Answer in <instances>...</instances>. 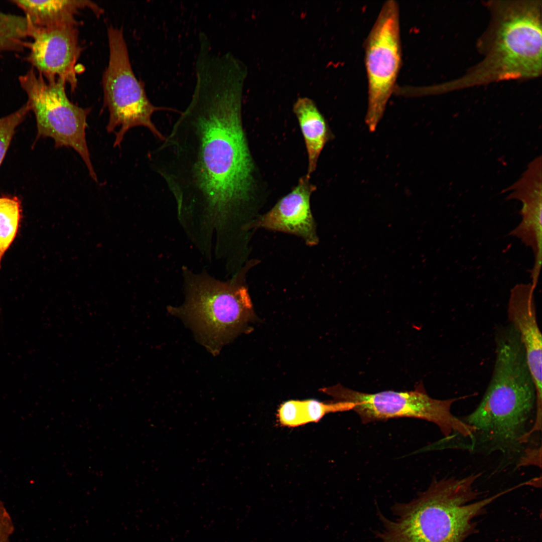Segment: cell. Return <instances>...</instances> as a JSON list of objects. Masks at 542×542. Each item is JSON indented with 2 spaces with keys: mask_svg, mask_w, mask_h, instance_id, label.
<instances>
[{
  "mask_svg": "<svg viewBox=\"0 0 542 542\" xmlns=\"http://www.w3.org/2000/svg\"><path fill=\"white\" fill-rule=\"evenodd\" d=\"M196 78L190 103L155 151V168L180 216L226 221L254 187L241 116L243 84L225 72Z\"/></svg>",
  "mask_w": 542,
  "mask_h": 542,
  "instance_id": "6da1fadb",
  "label": "cell"
},
{
  "mask_svg": "<svg viewBox=\"0 0 542 542\" xmlns=\"http://www.w3.org/2000/svg\"><path fill=\"white\" fill-rule=\"evenodd\" d=\"M481 475L434 480L417 497L393 505V518L378 511L382 526L375 533L378 542H462L475 527L474 518L510 491L474 501L479 495L474 484Z\"/></svg>",
  "mask_w": 542,
  "mask_h": 542,
  "instance_id": "7a4b0ae2",
  "label": "cell"
},
{
  "mask_svg": "<svg viewBox=\"0 0 542 542\" xmlns=\"http://www.w3.org/2000/svg\"><path fill=\"white\" fill-rule=\"evenodd\" d=\"M541 3L503 1L492 4L484 37L483 61L462 79L463 84L530 78L541 72Z\"/></svg>",
  "mask_w": 542,
  "mask_h": 542,
  "instance_id": "3957f363",
  "label": "cell"
},
{
  "mask_svg": "<svg viewBox=\"0 0 542 542\" xmlns=\"http://www.w3.org/2000/svg\"><path fill=\"white\" fill-rule=\"evenodd\" d=\"M185 281L184 304L170 310L183 319L200 342L216 354L253 317L248 290L236 280L222 282L205 275L188 274Z\"/></svg>",
  "mask_w": 542,
  "mask_h": 542,
  "instance_id": "277c9868",
  "label": "cell"
},
{
  "mask_svg": "<svg viewBox=\"0 0 542 542\" xmlns=\"http://www.w3.org/2000/svg\"><path fill=\"white\" fill-rule=\"evenodd\" d=\"M535 405L534 388L500 376L490 381L478 406L462 420L475 429L472 438L476 436L488 451L512 455L522 452L530 438Z\"/></svg>",
  "mask_w": 542,
  "mask_h": 542,
  "instance_id": "5b68a950",
  "label": "cell"
},
{
  "mask_svg": "<svg viewBox=\"0 0 542 542\" xmlns=\"http://www.w3.org/2000/svg\"><path fill=\"white\" fill-rule=\"evenodd\" d=\"M107 34L109 57L102 86L104 106L109 112L106 129L115 133L113 147H120L126 132L138 126L147 127L163 141L165 136L155 125L152 116L158 110L173 109L156 106L148 98L143 84L131 68L122 29L110 26Z\"/></svg>",
  "mask_w": 542,
  "mask_h": 542,
  "instance_id": "8992f818",
  "label": "cell"
},
{
  "mask_svg": "<svg viewBox=\"0 0 542 542\" xmlns=\"http://www.w3.org/2000/svg\"><path fill=\"white\" fill-rule=\"evenodd\" d=\"M338 401L353 402V409L363 424L392 418H413L436 424L445 438L459 434L471 438L475 429L453 415L452 404L464 397L436 399L430 396L422 383L414 390H386L368 393L340 384L321 389Z\"/></svg>",
  "mask_w": 542,
  "mask_h": 542,
  "instance_id": "52a82bcc",
  "label": "cell"
},
{
  "mask_svg": "<svg viewBox=\"0 0 542 542\" xmlns=\"http://www.w3.org/2000/svg\"><path fill=\"white\" fill-rule=\"evenodd\" d=\"M19 81L36 118L35 142L42 138H51L56 149H73L82 159L91 178L97 182L86 139L87 118L91 109L74 104L67 96L63 82L47 81L33 68L19 76Z\"/></svg>",
  "mask_w": 542,
  "mask_h": 542,
  "instance_id": "ba28073f",
  "label": "cell"
},
{
  "mask_svg": "<svg viewBox=\"0 0 542 542\" xmlns=\"http://www.w3.org/2000/svg\"><path fill=\"white\" fill-rule=\"evenodd\" d=\"M399 10L394 0L386 1L365 43L368 81L365 122L374 131L395 88L401 63Z\"/></svg>",
  "mask_w": 542,
  "mask_h": 542,
  "instance_id": "9c48e42d",
  "label": "cell"
},
{
  "mask_svg": "<svg viewBox=\"0 0 542 542\" xmlns=\"http://www.w3.org/2000/svg\"><path fill=\"white\" fill-rule=\"evenodd\" d=\"M78 23L33 30L26 59L47 80H60L72 91L77 87L76 63L81 53Z\"/></svg>",
  "mask_w": 542,
  "mask_h": 542,
  "instance_id": "30bf717a",
  "label": "cell"
},
{
  "mask_svg": "<svg viewBox=\"0 0 542 542\" xmlns=\"http://www.w3.org/2000/svg\"><path fill=\"white\" fill-rule=\"evenodd\" d=\"M307 175L297 186L280 199L267 213L245 226V229L264 228L296 235L307 245L319 242L315 223L310 207V197L316 190Z\"/></svg>",
  "mask_w": 542,
  "mask_h": 542,
  "instance_id": "8fae6325",
  "label": "cell"
},
{
  "mask_svg": "<svg viewBox=\"0 0 542 542\" xmlns=\"http://www.w3.org/2000/svg\"><path fill=\"white\" fill-rule=\"evenodd\" d=\"M530 284H519L510 291L508 319L525 350L536 391V410L542 411V343L537 321L534 291Z\"/></svg>",
  "mask_w": 542,
  "mask_h": 542,
  "instance_id": "7c38bea8",
  "label": "cell"
},
{
  "mask_svg": "<svg viewBox=\"0 0 542 542\" xmlns=\"http://www.w3.org/2000/svg\"><path fill=\"white\" fill-rule=\"evenodd\" d=\"M22 9L28 24L29 32L62 24L78 23L75 16L88 8L99 16L102 10L90 1H12Z\"/></svg>",
  "mask_w": 542,
  "mask_h": 542,
  "instance_id": "4fadbf2b",
  "label": "cell"
},
{
  "mask_svg": "<svg viewBox=\"0 0 542 542\" xmlns=\"http://www.w3.org/2000/svg\"><path fill=\"white\" fill-rule=\"evenodd\" d=\"M293 110L303 133L308 157L307 176L310 177L316 170L319 156L331 137L326 122L313 100L299 98Z\"/></svg>",
  "mask_w": 542,
  "mask_h": 542,
  "instance_id": "5bb4252c",
  "label": "cell"
},
{
  "mask_svg": "<svg viewBox=\"0 0 542 542\" xmlns=\"http://www.w3.org/2000/svg\"><path fill=\"white\" fill-rule=\"evenodd\" d=\"M354 405L353 402L344 401L324 402L314 399L290 400L281 404L277 416L282 426L295 427L318 422L330 413L352 410Z\"/></svg>",
  "mask_w": 542,
  "mask_h": 542,
  "instance_id": "9a60e30c",
  "label": "cell"
},
{
  "mask_svg": "<svg viewBox=\"0 0 542 542\" xmlns=\"http://www.w3.org/2000/svg\"><path fill=\"white\" fill-rule=\"evenodd\" d=\"M21 215V202L17 197H0V269L2 258L18 232Z\"/></svg>",
  "mask_w": 542,
  "mask_h": 542,
  "instance_id": "2e32d148",
  "label": "cell"
},
{
  "mask_svg": "<svg viewBox=\"0 0 542 542\" xmlns=\"http://www.w3.org/2000/svg\"><path fill=\"white\" fill-rule=\"evenodd\" d=\"M29 37L28 24L25 17L0 11V53L21 51L27 48Z\"/></svg>",
  "mask_w": 542,
  "mask_h": 542,
  "instance_id": "e0dca14e",
  "label": "cell"
},
{
  "mask_svg": "<svg viewBox=\"0 0 542 542\" xmlns=\"http://www.w3.org/2000/svg\"><path fill=\"white\" fill-rule=\"evenodd\" d=\"M30 108L26 102L17 111L0 118V166L17 126L24 120Z\"/></svg>",
  "mask_w": 542,
  "mask_h": 542,
  "instance_id": "ac0fdd59",
  "label": "cell"
},
{
  "mask_svg": "<svg viewBox=\"0 0 542 542\" xmlns=\"http://www.w3.org/2000/svg\"><path fill=\"white\" fill-rule=\"evenodd\" d=\"M15 530L12 518L0 500V542H10V538Z\"/></svg>",
  "mask_w": 542,
  "mask_h": 542,
  "instance_id": "d6986e66",
  "label": "cell"
},
{
  "mask_svg": "<svg viewBox=\"0 0 542 542\" xmlns=\"http://www.w3.org/2000/svg\"><path fill=\"white\" fill-rule=\"evenodd\" d=\"M541 447H533L526 448L523 452L521 457L519 460L518 466H524L534 465L541 467Z\"/></svg>",
  "mask_w": 542,
  "mask_h": 542,
  "instance_id": "ffe728a7",
  "label": "cell"
}]
</instances>
